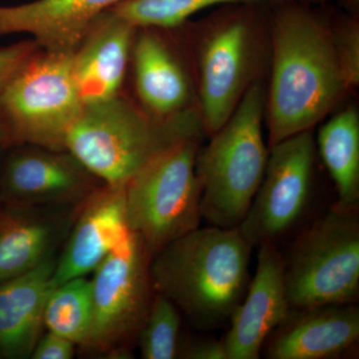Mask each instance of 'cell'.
Masks as SVG:
<instances>
[{
  "instance_id": "2e32d148",
  "label": "cell",
  "mask_w": 359,
  "mask_h": 359,
  "mask_svg": "<svg viewBox=\"0 0 359 359\" xmlns=\"http://www.w3.org/2000/svg\"><path fill=\"white\" fill-rule=\"evenodd\" d=\"M138 28L107 11L73 52V75L82 103L119 95Z\"/></svg>"
},
{
  "instance_id": "e0dca14e",
  "label": "cell",
  "mask_w": 359,
  "mask_h": 359,
  "mask_svg": "<svg viewBox=\"0 0 359 359\" xmlns=\"http://www.w3.org/2000/svg\"><path fill=\"white\" fill-rule=\"evenodd\" d=\"M124 0H34L0 6V35L29 33L43 50L74 52L90 26Z\"/></svg>"
},
{
  "instance_id": "7c38bea8",
  "label": "cell",
  "mask_w": 359,
  "mask_h": 359,
  "mask_svg": "<svg viewBox=\"0 0 359 359\" xmlns=\"http://www.w3.org/2000/svg\"><path fill=\"white\" fill-rule=\"evenodd\" d=\"M257 248L256 273L223 339L228 359L259 358L266 339L292 309L283 282L282 252L276 243Z\"/></svg>"
},
{
  "instance_id": "484cf974",
  "label": "cell",
  "mask_w": 359,
  "mask_h": 359,
  "mask_svg": "<svg viewBox=\"0 0 359 359\" xmlns=\"http://www.w3.org/2000/svg\"><path fill=\"white\" fill-rule=\"evenodd\" d=\"M76 344L62 335L50 332L41 334L30 358L71 359L74 358Z\"/></svg>"
},
{
  "instance_id": "5bb4252c",
  "label": "cell",
  "mask_w": 359,
  "mask_h": 359,
  "mask_svg": "<svg viewBox=\"0 0 359 359\" xmlns=\"http://www.w3.org/2000/svg\"><path fill=\"white\" fill-rule=\"evenodd\" d=\"M359 339V309L354 304L290 309L264 346L269 359L339 358Z\"/></svg>"
},
{
  "instance_id": "6da1fadb",
  "label": "cell",
  "mask_w": 359,
  "mask_h": 359,
  "mask_svg": "<svg viewBox=\"0 0 359 359\" xmlns=\"http://www.w3.org/2000/svg\"><path fill=\"white\" fill-rule=\"evenodd\" d=\"M271 54L266 94L269 148L313 130L348 90L334 32L308 8L287 4L278 11L271 27Z\"/></svg>"
},
{
  "instance_id": "83f0119b",
  "label": "cell",
  "mask_w": 359,
  "mask_h": 359,
  "mask_svg": "<svg viewBox=\"0 0 359 359\" xmlns=\"http://www.w3.org/2000/svg\"><path fill=\"white\" fill-rule=\"evenodd\" d=\"M306 2H311V4H323V2L327 1V0H304Z\"/></svg>"
},
{
  "instance_id": "277c9868",
  "label": "cell",
  "mask_w": 359,
  "mask_h": 359,
  "mask_svg": "<svg viewBox=\"0 0 359 359\" xmlns=\"http://www.w3.org/2000/svg\"><path fill=\"white\" fill-rule=\"evenodd\" d=\"M266 92L255 81L223 126L199 148L201 212L211 226L237 228L249 211L269 158L264 140Z\"/></svg>"
},
{
  "instance_id": "f1b7e54d",
  "label": "cell",
  "mask_w": 359,
  "mask_h": 359,
  "mask_svg": "<svg viewBox=\"0 0 359 359\" xmlns=\"http://www.w3.org/2000/svg\"><path fill=\"white\" fill-rule=\"evenodd\" d=\"M269 1L275 2V4H285V2L287 1V0H269Z\"/></svg>"
},
{
  "instance_id": "5b68a950",
  "label": "cell",
  "mask_w": 359,
  "mask_h": 359,
  "mask_svg": "<svg viewBox=\"0 0 359 359\" xmlns=\"http://www.w3.org/2000/svg\"><path fill=\"white\" fill-rule=\"evenodd\" d=\"M82 107L73 52L39 49L0 90V142L65 151Z\"/></svg>"
},
{
  "instance_id": "d4e9b609",
  "label": "cell",
  "mask_w": 359,
  "mask_h": 359,
  "mask_svg": "<svg viewBox=\"0 0 359 359\" xmlns=\"http://www.w3.org/2000/svg\"><path fill=\"white\" fill-rule=\"evenodd\" d=\"M39 49L34 40L0 48V90Z\"/></svg>"
},
{
  "instance_id": "603a6c76",
  "label": "cell",
  "mask_w": 359,
  "mask_h": 359,
  "mask_svg": "<svg viewBox=\"0 0 359 359\" xmlns=\"http://www.w3.org/2000/svg\"><path fill=\"white\" fill-rule=\"evenodd\" d=\"M181 313L173 302L155 292L137 342L144 359H174L179 356Z\"/></svg>"
},
{
  "instance_id": "3957f363",
  "label": "cell",
  "mask_w": 359,
  "mask_h": 359,
  "mask_svg": "<svg viewBox=\"0 0 359 359\" xmlns=\"http://www.w3.org/2000/svg\"><path fill=\"white\" fill-rule=\"evenodd\" d=\"M205 133L194 107L157 119L119 94L83 104L66 135L65 150L105 185L126 187L163 150Z\"/></svg>"
},
{
  "instance_id": "d6986e66",
  "label": "cell",
  "mask_w": 359,
  "mask_h": 359,
  "mask_svg": "<svg viewBox=\"0 0 359 359\" xmlns=\"http://www.w3.org/2000/svg\"><path fill=\"white\" fill-rule=\"evenodd\" d=\"M55 264L51 257L29 273L0 283V358L32 356L44 327Z\"/></svg>"
},
{
  "instance_id": "4316f807",
  "label": "cell",
  "mask_w": 359,
  "mask_h": 359,
  "mask_svg": "<svg viewBox=\"0 0 359 359\" xmlns=\"http://www.w3.org/2000/svg\"><path fill=\"white\" fill-rule=\"evenodd\" d=\"M180 358L228 359L224 340L192 339L180 346Z\"/></svg>"
},
{
  "instance_id": "ba28073f",
  "label": "cell",
  "mask_w": 359,
  "mask_h": 359,
  "mask_svg": "<svg viewBox=\"0 0 359 359\" xmlns=\"http://www.w3.org/2000/svg\"><path fill=\"white\" fill-rule=\"evenodd\" d=\"M150 255L131 231L93 271L92 318L86 339L88 353L127 355L137 340L155 292L149 273Z\"/></svg>"
},
{
  "instance_id": "9a60e30c",
  "label": "cell",
  "mask_w": 359,
  "mask_h": 359,
  "mask_svg": "<svg viewBox=\"0 0 359 359\" xmlns=\"http://www.w3.org/2000/svg\"><path fill=\"white\" fill-rule=\"evenodd\" d=\"M77 207L0 204V283L54 257L67 238Z\"/></svg>"
},
{
  "instance_id": "30bf717a",
  "label": "cell",
  "mask_w": 359,
  "mask_h": 359,
  "mask_svg": "<svg viewBox=\"0 0 359 359\" xmlns=\"http://www.w3.org/2000/svg\"><path fill=\"white\" fill-rule=\"evenodd\" d=\"M316 146L309 130L269 147L261 185L238 226L252 248L276 243L304 216L311 199Z\"/></svg>"
},
{
  "instance_id": "7a4b0ae2",
  "label": "cell",
  "mask_w": 359,
  "mask_h": 359,
  "mask_svg": "<svg viewBox=\"0 0 359 359\" xmlns=\"http://www.w3.org/2000/svg\"><path fill=\"white\" fill-rule=\"evenodd\" d=\"M252 250L238 226H199L151 257L153 290L194 327L217 330L230 321L247 292Z\"/></svg>"
},
{
  "instance_id": "cb8c5ba5",
  "label": "cell",
  "mask_w": 359,
  "mask_h": 359,
  "mask_svg": "<svg viewBox=\"0 0 359 359\" xmlns=\"http://www.w3.org/2000/svg\"><path fill=\"white\" fill-rule=\"evenodd\" d=\"M335 51L347 89L359 83V27L348 23L334 33Z\"/></svg>"
},
{
  "instance_id": "9c48e42d",
  "label": "cell",
  "mask_w": 359,
  "mask_h": 359,
  "mask_svg": "<svg viewBox=\"0 0 359 359\" xmlns=\"http://www.w3.org/2000/svg\"><path fill=\"white\" fill-rule=\"evenodd\" d=\"M240 11L219 18L208 29L198 59L199 114L205 133L228 121L254 83L257 65L256 29L252 18Z\"/></svg>"
},
{
  "instance_id": "ffe728a7",
  "label": "cell",
  "mask_w": 359,
  "mask_h": 359,
  "mask_svg": "<svg viewBox=\"0 0 359 359\" xmlns=\"http://www.w3.org/2000/svg\"><path fill=\"white\" fill-rule=\"evenodd\" d=\"M318 151L334 182L339 207L356 209L359 201V116L346 108L320 127Z\"/></svg>"
},
{
  "instance_id": "8992f818",
  "label": "cell",
  "mask_w": 359,
  "mask_h": 359,
  "mask_svg": "<svg viewBox=\"0 0 359 359\" xmlns=\"http://www.w3.org/2000/svg\"><path fill=\"white\" fill-rule=\"evenodd\" d=\"M201 138L177 142L159 153L125 187V219L150 257L199 228L202 189L196 173Z\"/></svg>"
},
{
  "instance_id": "52a82bcc",
  "label": "cell",
  "mask_w": 359,
  "mask_h": 359,
  "mask_svg": "<svg viewBox=\"0 0 359 359\" xmlns=\"http://www.w3.org/2000/svg\"><path fill=\"white\" fill-rule=\"evenodd\" d=\"M283 276L292 309L354 304L359 294V218L335 205L290 245Z\"/></svg>"
},
{
  "instance_id": "7402d4cb",
  "label": "cell",
  "mask_w": 359,
  "mask_h": 359,
  "mask_svg": "<svg viewBox=\"0 0 359 359\" xmlns=\"http://www.w3.org/2000/svg\"><path fill=\"white\" fill-rule=\"evenodd\" d=\"M262 0H124L110 9L136 28L166 29L183 25L203 9L215 6L257 4Z\"/></svg>"
},
{
  "instance_id": "8fae6325",
  "label": "cell",
  "mask_w": 359,
  "mask_h": 359,
  "mask_svg": "<svg viewBox=\"0 0 359 359\" xmlns=\"http://www.w3.org/2000/svg\"><path fill=\"white\" fill-rule=\"evenodd\" d=\"M104 185L66 151L28 146L0 173V204L77 207Z\"/></svg>"
},
{
  "instance_id": "4fadbf2b",
  "label": "cell",
  "mask_w": 359,
  "mask_h": 359,
  "mask_svg": "<svg viewBox=\"0 0 359 359\" xmlns=\"http://www.w3.org/2000/svg\"><path fill=\"white\" fill-rule=\"evenodd\" d=\"M127 231L125 187L104 184L78 207L65 249L56 259L53 287L93 273Z\"/></svg>"
},
{
  "instance_id": "ac0fdd59",
  "label": "cell",
  "mask_w": 359,
  "mask_h": 359,
  "mask_svg": "<svg viewBox=\"0 0 359 359\" xmlns=\"http://www.w3.org/2000/svg\"><path fill=\"white\" fill-rule=\"evenodd\" d=\"M138 29L131 53L144 109L157 119H167L192 108V85L178 57L156 29Z\"/></svg>"
},
{
  "instance_id": "44dd1931",
  "label": "cell",
  "mask_w": 359,
  "mask_h": 359,
  "mask_svg": "<svg viewBox=\"0 0 359 359\" xmlns=\"http://www.w3.org/2000/svg\"><path fill=\"white\" fill-rule=\"evenodd\" d=\"M91 280L72 278L52 287L44 306V327L81 346L91 323Z\"/></svg>"
}]
</instances>
